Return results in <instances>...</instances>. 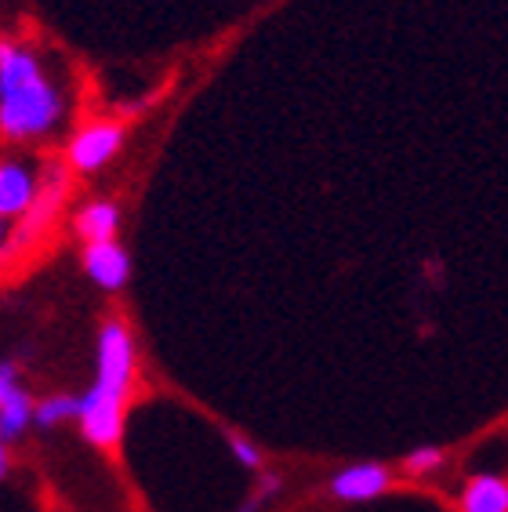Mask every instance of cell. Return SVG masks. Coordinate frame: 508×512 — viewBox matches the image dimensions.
Here are the masks:
<instances>
[{"label":"cell","mask_w":508,"mask_h":512,"mask_svg":"<svg viewBox=\"0 0 508 512\" xmlns=\"http://www.w3.org/2000/svg\"><path fill=\"white\" fill-rule=\"evenodd\" d=\"M66 117L59 84L44 73L37 51L4 40L0 44V135L11 142L44 138Z\"/></svg>","instance_id":"1"},{"label":"cell","mask_w":508,"mask_h":512,"mask_svg":"<svg viewBox=\"0 0 508 512\" xmlns=\"http://www.w3.org/2000/svg\"><path fill=\"white\" fill-rule=\"evenodd\" d=\"M66 200H69V171L59 168V164H51V168L40 175V193H37V200H33V207L19 218V226L11 229L8 244H4V258L11 262V258L30 255L33 247L48 237V229L55 226V218H59Z\"/></svg>","instance_id":"2"},{"label":"cell","mask_w":508,"mask_h":512,"mask_svg":"<svg viewBox=\"0 0 508 512\" xmlns=\"http://www.w3.org/2000/svg\"><path fill=\"white\" fill-rule=\"evenodd\" d=\"M95 385L106 389L113 396L131 393V382H135V338L127 331V324L120 320H106L102 331H98V353H95Z\"/></svg>","instance_id":"3"},{"label":"cell","mask_w":508,"mask_h":512,"mask_svg":"<svg viewBox=\"0 0 508 512\" xmlns=\"http://www.w3.org/2000/svg\"><path fill=\"white\" fill-rule=\"evenodd\" d=\"M124 404L127 400L91 385L88 393L80 396V414H77L84 440L95 447H117L120 433H124Z\"/></svg>","instance_id":"4"},{"label":"cell","mask_w":508,"mask_h":512,"mask_svg":"<svg viewBox=\"0 0 508 512\" xmlns=\"http://www.w3.org/2000/svg\"><path fill=\"white\" fill-rule=\"evenodd\" d=\"M120 146H124V128L113 124V120H95V124H84L77 135L69 138L66 160L73 171H98L106 168L109 160L117 157Z\"/></svg>","instance_id":"5"},{"label":"cell","mask_w":508,"mask_h":512,"mask_svg":"<svg viewBox=\"0 0 508 512\" xmlns=\"http://www.w3.org/2000/svg\"><path fill=\"white\" fill-rule=\"evenodd\" d=\"M33 414H37V400L22 389L19 371L11 364H4L0 367V440H4V447L15 444L26 433Z\"/></svg>","instance_id":"6"},{"label":"cell","mask_w":508,"mask_h":512,"mask_svg":"<svg viewBox=\"0 0 508 512\" xmlns=\"http://www.w3.org/2000/svg\"><path fill=\"white\" fill-rule=\"evenodd\" d=\"M389 483H392V473L385 465L360 462L331 476V494L342 498V502H374V498H381V494L389 491Z\"/></svg>","instance_id":"7"},{"label":"cell","mask_w":508,"mask_h":512,"mask_svg":"<svg viewBox=\"0 0 508 512\" xmlns=\"http://www.w3.org/2000/svg\"><path fill=\"white\" fill-rule=\"evenodd\" d=\"M40 193V182L30 164L4 160L0 164V218H22L33 207Z\"/></svg>","instance_id":"8"},{"label":"cell","mask_w":508,"mask_h":512,"mask_svg":"<svg viewBox=\"0 0 508 512\" xmlns=\"http://www.w3.org/2000/svg\"><path fill=\"white\" fill-rule=\"evenodd\" d=\"M84 269L102 291H120L131 276V258L117 240H102L84 247Z\"/></svg>","instance_id":"9"},{"label":"cell","mask_w":508,"mask_h":512,"mask_svg":"<svg viewBox=\"0 0 508 512\" xmlns=\"http://www.w3.org/2000/svg\"><path fill=\"white\" fill-rule=\"evenodd\" d=\"M461 512H508V480L498 473L469 476L461 487Z\"/></svg>","instance_id":"10"},{"label":"cell","mask_w":508,"mask_h":512,"mask_svg":"<svg viewBox=\"0 0 508 512\" xmlns=\"http://www.w3.org/2000/svg\"><path fill=\"white\" fill-rule=\"evenodd\" d=\"M120 226V207L113 200H91L77 211L73 229L84 244H102V240H117Z\"/></svg>","instance_id":"11"},{"label":"cell","mask_w":508,"mask_h":512,"mask_svg":"<svg viewBox=\"0 0 508 512\" xmlns=\"http://www.w3.org/2000/svg\"><path fill=\"white\" fill-rule=\"evenodd\" d=\"M80 414V396H48V400H40L37 404V414H33V422L40 425V429H55V425L69 422V418H77Z\"/></svg>","instance_id":"12"},{"label":"cell","mask_w":508,"mask_h":512,"mask_svg":"<svg viewBox=\"0 0 508 512\" xmlns=\"http://www.w3.org/2000/svg\"><path fill=\"white\" fill-rule=\"evenodd\" d=\"M280 487H284V480L276 473H258V483H254V491L244 498V505L236 512H262L265 505L273 502L276 494H280Z\"/></svg>","instance_id":"13"},{"label":"cell","mask_w":508,"mask_h":512,"mask_svg":"<svg viewBox=\"0 0 508 512\" xmlns=\"http://www.w3.org/2000/svg\"><path fill=\"white\" fill-rule=\"evenodd\" d=\"M440 465H443V451H440V447H414V451L403 458V473L425 476V473H436Z\"/></svg>","instance_id":"14"},{"label":"cell","mask_w":508,"mask_h":512,"mask_svg":"<svg viewBox=\"0 0 508 512\" xmlns=\"http://www.w3.org/2000/svg\"><path fill=\"white\" fill-rule=\"evenodd\" d=\"M229 451H233V458L244 465V469H251V473H262V451H258L247 436L229 433Z\"/></svg>","instance_id":"15"}]
</instances>
